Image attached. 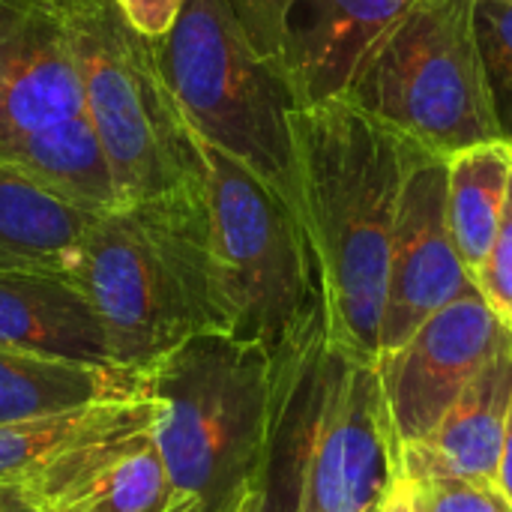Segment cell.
Returning <instances> with one entry per match:
<instances>
[{"label":"cell","instance_id":"4316f807","mask_svg":"<svg viewBox=\"0 0 512 512\" xmlns=\"http://www.w3.org/2000/svg\"><path fill=\"white\" fill-rule=\"evenodd\" d=\"M498 486L501 492L512 501V411L510 423H507V435H504V450H501V465H498Z\"/></svg>","mask_w":512,"mask_h":512},{"label":"cell","instance_id":"5bb4252c","mask_svg":"<svg viewBox=\"0 0 512 512\" xmlns=\"http://www.w3.org/2000/svg\"><path fill=\"white\" fill-rule=\"evenodd\" d=\"M0 348L114 366L90 300L66 273H0Z\"/></svg>","mask_w":512,"mask_h":512},{"label":"cell","instance_id":"d6986e66","mask_svg":"<svg viewBox=\"0 0 512 512\" xmlns=\"http://www.w3.org/2000/svg\"><path fill=\"white\" fill-rule=\"evenodd\" d=\"M512 177V144L483 141L447 156V219L453 243L474 276L501 225Z\"/></svg>","mask_w":512,"mask_h":512},{"label":"cell","instance_id":"5b68a950","mask_svg":"<svg viewBox=\"0 0 512 512\" xmlns=\"http://www.w3.org/2000/svg\"><path fill=\"white\" fill-rule=\"evenodd\" d=\"M201 153L228 333L279 351L327 318L312 240L288 195L204 138Z\"/></svg>","mask_w":512,"mask_h":512},{"label":"cell","instance_id":"cb8c5ba5","mask_svg":"<svg viewBox=\"0 0 512 512\" xmlns=\"http://www.w3.org/2000/svg\"><path fill=\"white\" fill-rule=\"evenodd\" d=\"M117 3L129 18V24L150 39L165 36L183 9V0H117Z\"/></svg>","mask_w":512,"mask_h":512},{"label":"cell","instance_id":"9a60e30c","mask_svg":"<svg viewBox=\"0 0 512 512\" xmlns=\"http://www.w3.org/2000/svg\"><path fill=\"white\" fill-rule=\"evenodd\" d=\"M150 393V372L0 348V423Z\"/></svg>","mask_w":512,"mask_h":512},{"label":"cell","instance_id":"8fae6325","mask_svg":"<svg viewBox=\"0 0 512 512\" xmlns=\"http://www.w3.org/2000/svg\"><path fill=\"white\" fill-rule=\"evenodd\" d=\"M477 288L447 219V159L429 150L414 162L390 243L381 354L405 345L435 312Z\"/></svg>","mask_w":512,"mask_h":512},{"label":"cell","instance_id":"7a4b0ae2","mask_svg":"<svg viewBox=\"0 0 512 512\" xmlns=\"http://www.w3.org/2000/svg\"><path fill=\"white\" fill-rule=\"evenodd\" d=\"M69 279L90 300L114 366L150 372L186 339L228 333L207 186L99 213Z\"/></svg>","mask_w":512,"mask_h":512},{"label":"cell","instance_id":"ffe728a7","mask_svg":"<svg viewBox=\"0 0 512 512\" xmlns=\"http://www.w3.org/2000/svg\"><path fill=\"white\" fill-rule=\"evenodd\" d=\"M180 495L171 486L153 435L123 447L81 480H75L48 512H165Z\"/></svg>","mask_w":512,"mask_h":512},{"label":"cell","instance_id":"7402d4cb","mask_svg":"<svg viewBox=\"0 0 512 512\" xmlns=\"http://www.w3.org/2000/svg\"><path fill=\"white\" fill-rule=\"evenodd\" d=\"M474 33L501 138L512 144V0H474Z\"/></svg>","mask_w":512,"mask_h":512},{"label":"cell","instance_id":"30bf717a","mask_svg":"<svg viewBox=\"0 0 512 512\" xmlns=\"http://www.w3.org/2000/svg\"><path fill=\"white\" fill-rule=\"evenodd\" d=\"M512 330L471 288L435 312L405 345L378 357L399 444H423Z\"/></svg>","mask_w":512,"mask_h":512},{"label":"cell","instance_id":"4fadbf2b","mask_svg":"<svg viewBox=\"0 0 512 512\" xmlns=\"http://www.w3.org/2000/svg\"><path fill=\"white\" fill-rule=\"evenodd\" d=\"M84 114L63 0H0V141Z\"/></svg>","mask_w":512,"mask_h":512},{"label":"cell","instance_id":"ac0fdd59","mask_svg":"<svg viewBox=\"0 0 512 512\" xmlns=\"http://www.w3.org/2000/svg\"><path fill=\"white\" fill-rule=\"evenodd\" d=\"M512 411V333L444 414L438 429L417 444L447 471L498 483V465Z\"/></svg>","mask_w":512,"mask_h":512},{"label":"cell","instance_id":"44dd1931","mask_svg":"<svg viewBox=\"0 0 512 512\" xmlns=\"http://www.w3.org/2000/svg\"><path fill=\"white\" fill-rule=\"evenodd\" d=\"M402 474L414 489L417 512H512L498 483L447 471L417 444L402 447Z\"/></svg>","mask_w":512,"mask_h":512},{"label":"cell","instance_id":"83f0119b","mask_svg":"<svg viewBox=\"0 0 512 512\" xmlns=\"http://www.w3.org/2000/svg\"><path fill=\"white\" fill-rule=\"evenodd\" d=\"M165 512H201V504L195 501V498H186V495H180L171 507Z\"/></svg>","mask_w":512,"mask_h":512},{"label":"cell","instance_id":"7c38bea8","mask_svg":"<svg viewBox=\"0 0 512 512\" xmlns=\"http://www.w3.org/2000/svg\"><path fill=\"white\" fill-rule=\"evenodd\" d=\"M156 414L159 402L150 390L51 417L0 423V483L21 486L48 507L90 468L153 435Z\"/></svg>","mask_w":512,"mask_h":512},{"label":"cell","instance_id":"ba28073f","mask_svg":"<svg viewBox=\"0 0 512 512\" xmlns=\"http://www.w3.org/2000/svg\"><path fill=\"white\" fill-rule=\"evenodd\" d=\"M402 477V444L378 360L327 342L297 512H381Z\"/></svg>","mask_w":512,"mask_h":512},{"label":"cell","instance_id":"8992f818","mask_svg":"<svg viewBox=\"0 0 512 512\" xmlns=\"http://www.w3.org/2000/svg\"><path fill=\"white\" fill-rule=\"evenodd\" d=\"M345 99L444 159L501 138L474 0H414L369 48Z\"/></svg>","mask_w":512,"mask_h":512},{"label":"cell","instance_id":"484cf974","mask_svg":"<svg viewBox=\"0 0 512 512\" xmlns=\"http://www.w3.org/2000/svg\"><path fill=\"white\" fill-rule=\"evenodd\" d=\"M381 512H417V504H414V489H411V483H408V477H405V474L393 483V489H390V495H387V501H384Z\"/></svg>","mask_w":512,"mask_h":512},{"label":"cell","instance_id":"603a6c76","mask_svg":"<svg viewBox=\"0 0 512 512\" xmlns=\"http://www.w3.org/2000/svg\"><path fill=\"white\" fill-rule=\"evenodd\" d=\"M474 285L486 297L492 312L512 330V177L495 243H492L483 267L474 273Z\"/></svg>","mask_w":512,"mask_h":512},{"label":"cell","instance_id":"d4e9b609","mask_svg":"<svg viewBox=\"0 0 512 512\" xmlns=\"http://www.w3.org/2000/svg\"><path fill=\"white\" fill-rule=\"evenodd\" d=\"M0 512H48L36 498H30L21 486L0 483Z\"/></svg>","mask_w":512,"mask_h":512},{"label":"cell","instance_id":"52a82bcc","mask_svg":"<svg viewBox=\"0 0 512 512\" xmlns=\"http://www.w3.org/2000/svg\"><path fill=\"white\" fill-rule=\"evenodd\" d=\"M153 42L189 126L297 204L294 102L255 51L231 0H183L174 27Z\"/></svg>","mask_w":512,"mask_h":512},{"label":"cell","instance_id":"9c48e42d","mask_svg":"<svg viewBox=\"0 0 512 512\" xmlns=\"http://www.w3.org/2000/svg\"><path fill=\"white\" fill-rule=\"evenodd\" d=\"M414 0H231L294 108L345 96L378 36Z\"/></svg>","mask_w":512,"mask_h":512},{"label":"cell","instance_id":"2e32d148","mask_svg":"<svg viewBox=\"0 0 512 512\" xmlns=\"http://www.w3.org/2000/svg\"><path fill=\"white\" fill-rule=\"evenodd\" d=\"M96 216L0 159V273L45 270L69 276Z\"/></svg>","mask_w":512,"mask_h":512},{"label":"cell","instance_id":"e0dca14e","mask_svg":"<svg viewBox=\"0 0 512 512\" xmlns=\"http://www.w3.org/2000/svg\"><path fill=\"white\" fill-rule=\"evenodd\" d=\"M0 159L81 210L108 213L126 204L111 159L87 114L0 141Z\"/></svg>","mask_w":512,"mask_h":512},{"label":"cell","instance_id":"6da1fadb","mask_svg":"<svg viewBox=\"0 0 512 512\" xmlns=\"http://www.w3.org/2000/svg\"><path fill=\"white\" fill-rule=\"evenodd\" d=\"M291 144L294 198L318 258L327 339L378 360L393 225L426 147L345 96L294 108Z\"/></svg>","mask_w":512,"mask_h":512},{"label":"cell","instance_id":"3957f363","mask_svg":"<svg viewBox=\"0 0 512 512\" xmlns=\"http://www.w3.org/2000/svg\"><path fill=\"white\" fill-rule=\"evenodd\" d=\"M153 441L177 495L201 512H258L267 477L279 369L267 345L198 333L150 369Z\"/></svg>","mask_w":512,"mask_h":512},{"label":"cell","instance_id":"277c9868","mask_svg":"<svg viewBox=\"0 0 512 512\" xmlns=\"http://www.w3.org/2000/svg\"><path fill=\"white\" fill-rule=\"evenodd\" d=\"M84 114L129 201L207 186L201 138L177 105L156 42L117 0H63Z\"/></svg>","mask_w":512,"mask_h":512}]
</instances>
